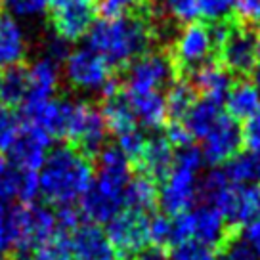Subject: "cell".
<instances>
[{
  "label": "cell",
  "instance_id": "cell-33",
  "mask_svg": "<svg viewBox=\"0 0 260 260\" xmlns=\"http://www.w3.org/2000/svg\"><path fill=\"white\" fill-rule=\"evenodd\" d=\"M216 252H218V260H258L260 258L256 252L252 251V249H249L237 237V230L234 232V236L230 237Z\"/></svg>",
  "mask_w": 260,
  "mask_h": 260
},
{
  "label": "cell",
  "instance_id": "cell-8",
  "mask_svg": "<svg viewBox=\"0 0 260 260\" xmlns=\"http://www.w3.org/2000/svg\"><path fill=\"white\" fill-rule=\"evenodd\" d=\"M197 169L174 162L171 174L162 182L159 189V207L169 216H178L193 207L197 199V184H195Z\"/></svg>",
  "mask_w": 260,
  "mask_h": 260
},
{
  "label": "cell",
  "instance_id": "cell-22",
  "mask_svg": "<svg viewBox=\"0 0 260 260\" xmlns=\"http://www.w3.org/2000/svg\"><path fill=\"white\" fill-rule=\"evenodd\" d=\"M222 107L218 102H212L207 98H197L195 104L189 107L186 117L182 119L186 130L193 140H203L207 132L216 124L220 117H222Z\"/></svg>",
  "mask_w": 260,
  "mask_h": 260
},
{
  "label": "cell",
  "instance_id": "cell-35",
  "mask_svg": "<svg viewBox=\"0 0 260 260\" xmlns=\"http://www.w3.org/2000/svg\"><path fill=\"white\" fill-rule=\"evenodd\" d=\"M241 134H243V146L247 147V151H258L260 153V109L251 119L245 121Z\"/></svg>",
  "mask_w": 260,
  "mask_h": 260
},
{
  "label": "cell",
  "instance_id": "cell-13",
  "mask_svg": "<svg viewBox=\"0 0 260 260\" xmlns=\"http://www.w3.org/2000/svg\"><path fill=\"white\" fill-rule=\"evenodd\" d=\"M73 260H117L107 234L94 222H82L69 232Z\"/></svg>",
  "mask_w": 260,
  "mask_h": 260
},
{
  "label": "cell",
  "instance_id": "cell-30",
  "mask_svg": "<svg viewBox=\"0 0 260 260\" xmlns=\"http://www.w3.org/2000/svg\"><path fill=\"white\" fill-rule=\"evenodd\" d=\"M151 0H100V14L102 17H121L128 14H136L140 10L147 8Z\"/></svg>",
  "mask_w": 260,
  "mask_h": 260
},
{
  "label": "cell",
  "instance_id": "cell-21",
  "mask_svg": "<svg viewBox=\"0 0 260 260\" xmlns=\"http://www.w3.org/2000/svg\"><path fill=\"white\" fill-rule=\"evenodd\" d=\"M260 109V92L254 86V82L247 79H239L232 84V88L226 96V115L232 119L247 121Z\"/></svg>",
  "mask_w": 260,
  "mask_h": 260
},
{
  "label": "cell",
  "instance_id": "cell-5",
  "mask_svg": "<svg viewBox=\"0 0 260 260\" xmlns=\"http://www.w3.org/2000/svg\"><path fill=\"white\" fill-rule=\"evenodd\" d=\"M107 134L109 130L100 107L90 102H73V109L65 130V144L81 149L82 153L96 161L100 151L106 147Z\"/></svg>",
  "mask_w": 260,
  "mask_h": 260
},
{
  "label": "cell",
  "instance_id": "cell-38",
  "mask_svg": "<svg viewBox=\"0 0 260 260\" xmlns=\"http://www.w3.org/2000/svg\"><path fill=\"white\" fill-rule=\"evenodd\" d=\"M132 260H169V252L159 247H146L142 252H138Z\"/></svg>",
  "mask_w": 260,
  "mask_h": 260
},
{
  "label": "cell",
  "instance_id": "cell-26",
  "mask_svg": "<svg viewBox=\"0 0 260 260\" xmlns=\"http://www.w3.org/2000/svg\"><path fill=\"white\" fill-rule=\"evenodd\" d=\"M230 184L232 182L228 180L226 172L220 171V169H214V171H211L199 182V186H197V197L203 201V205L216 207L218 201L222 199V195L226 193V189L230 187Z\"/></svg>",
  "mask_w": 260,
  "mask_h": 260
},
{
  "label": "cell",
  "instance_id": "cell-16",
  "mask_svg": "<svg viewBox=\"0 0 260 260\" xmlns=\"http://www.w3.org/2000/svg\"><path fill=\"white\" fill-rule=\"evenodd\" d=\"M187 81L191 82V86L195 88L199 98H207V100L222 104V100H226L228 92L234 84V77L212 59L209 63L197 67L193 73L187 77Z\"/></svg>",
  "mask_w": 260,
  "mask_h": 260
},
{
  "label": "cell",
  "instance_id": "cell-7",
  "mask_svg": "<svg viewBox=\"0 0 260 260\" xmlns=\"http://www.w3.org/2000/svg\"><path fill=\"white\" fill-rule=\"evenodd\" d=\"M117 73L104 56L81 48L65 57V77L75 90H102Z\"/></svg>",
  "mask_w": 260,
  "mask_h": 260
},
{
  "label": "cell",
  "instance_id": "cell-10",
  "mask_svg": "<svg viewBox=\"0 0 260 260\" xmlns=\"http://www.w3.org/2000/svg\"><path fill=\"white\" fill-rule=\"evenodd\" d=\"M241 146H243V134H241L239 122L232 119L230 115L222 113L216 124L203 138L201 153L209 165L218 167V165H226L234 155L239 153Z\"/></svg>",
  "mask_w": 260,
  "mask_h": 260
},
{
  "label": "cell",
  "instance_id": "cell-1",
  "mask_svg": "<svg viewBox=\"0 0 260 260\" xmlns=\"http://www.w3.org/2000/svg\"><path fill=\"white\" fill-rule=\"evenodd\" d=\"M94 162V159L69 144L52 149L42 162L39 178V191L44 201L54 207L75 203L92 186Z\"/></svg>",
  "mask_w": 260,
  "mask_h": 260
},
{
  "label": "cell",
  "instance_id": "cell-3",
  "mask_svg": "<svg viewBox=\"0 0 260 260\" xmlns=\"http://www.w3.org/2000/svg\"><path fill=\"white\" fill-rule=\"evenodd\" d=\"M119 79L126 92H161L169 88L178 75L169 46H155L119 71Z\"/></svg>",
  "mask_w": 260,
  "mask_h": 260
},
{
  "label": "cell",
  "instance_id": "cell-12",
  "mask_svg": "<svg viewBox=\"0 0 260 260\" xmlns=\"http://www.w3.org/2000/svg\"><path fill=\"white\" fill-rule=\"evenodd\" d=\"M187 222H189V239L209 245L216 251L237 230L228 226L222 212L211 205H201L197 211L191 212L187 211Z\"/></svg>",
  "mask_w": 260,
  "mask_h": 260
},
{
  "label": "cell",
  "instance_id": "cell-9",
  "mask_svg": "<svg viewBox=\"0 0 260 260\" xmlns=\"http://www.w3.org/2000/svg\"><path fill=\"white\" fill-rule=\"evenodd\" d=\"M52 138L39 128L32 122H25L17 132L16 140L10 144V147L4 151L8 153V162L14 167L21 169V171H35L41 169L44 159H46V151Z\"/></svg>",
  "mask_w": 260,
  "mask_h": 260
},
{
  "label": "cell",
  "instance_id": "cell-20",
  "mask_svg": "<svg viewBox=\"0 0 260 260\" xmlns=\"http://www.w3.org/2000/svg\"><path fill=\"white\" fill-rule=\"evenodd\" d=\"M29 94V63L10 65L0 73V104L14 109L23 106L25 98Z\"/></svg>",
  "mask_w": 260,
  "mask_h": 260
},
{
  "label": "cell",
  "instance_id": "cell-28",
  "mask_svg": "<svg viewBox=\"0 0 260 260\" xmlns=\"http://www.w3.org/2000/svg\"><path fill=\"white\" fill-rule=\"evenodd\" d=\"M169 260H218V252L209 245L187 239L169 249Z\"/></svg>",
  "mask_w": 260,
  "mask_h": 260
},
{
  "label": "cell",
  "instance_id": "cell-31",
  "mask_svg": "<svg viewBox=\"0 0 260 260\" xmlns=\"http://www.w3.org/2000/svg\"><path fill=\"white\" fill-rule=\"evenodd\" d=\"M16 237V205H0V252L12 249Z\"/></svg>",
  "mask_w": 260,
  "mask_h": 260
},
{
  "label": "cell",
  "instance_id": "cell-34",
  "mask_svg": "<svg viewBox=\"0 0 260 260\" xmlns=\"http://www.w3.org/2000/svg\"><path fill=\"white\" fill-rule=\"evenodd\" d=\"M2 4L21 17L39 16L48 8V0H2Z\"/></svg>",
  "mask_w": 260,
  "mask_h": 260
},
{
  "label": "cell",
  "instance_id": "cell-2",
  "mask_svg": "<svg viewBox=\"0 0 260 260\" xmlns=\"http://www.w3.org/2000/svg\"><path fill=\"white\" fill-rule=\"evenodd\" d=\"M256 29L258 25L247 23L237 16L230 21L209 25L214 42V61L222 65L232 77H251L258 61Z\"/></svg>",
  "mask_w": 260,
  "mask_h": 260
},
{
  "label": "cell",
  "instance_id": "cell-6",
  "mask_svg": "<svg viewBox=\"0 0 260 260\" xmlns=\"http://www.w3.org/2000/svg\"><path fill=\"white\" fill-rule=\"evenodd\" d=\"M149 216L146 212L124 209L107 222L106 234L117 260H132L149 245Z\"/></svg>",
  "mask_w": 260,
  "mask_h": 260
},
{
  "label": "cell",
  "instance_id": "cell-36",
  "mask_svg": "<svg viewBox=\"0 0 260 260\" xmlns=\"http://www.w3.org/2000/svg\"><path fill=\"white\" fill-rule=\"evenodd\" d=\"M237 237L260 256V216L237 228Z\"/></svg>",
  "mask_w": 260,
  "mask_h": 260
},
{
  "label": "cell",
  "instance_id": "cell-11",
  "mask_svg": "<svg viewBox=\"0 0 260 260\" xmlns=\"http://www.w3.org/2000/svg\"><path fill=\"white\" fill-rule=\"evenodd\" d=\"M216 209L230 228H239L260 216V184H230Z\"/></svg>",
  "mask_w": 260,
  "mask_h": 260
},
{
  "label": "cell",
  "instance_id": "cell-41",
  "mask_svg": "<svg viewBox=\"0 0 260 260\" xmlns=\"http://www.w3.org/2000/svg\"><path fill=\"white\" fill-rule=\"evenodd\" d=\"M0 260H8V258H6V256H0Z\"/></svg>",
  "mask_w": 260,
  "mask_h": 260
},
{
  "label": "cell",
  "instance_id": "cell-15",
  "mask_svg": "<svg viewBox=\"0 0 260 260\" xmlns=\"http://www.w3.org/2000/svg\"><path fill=\"white\" fill-rule=\"evenodd\" d=\"M57 61L44 56L29 65V94L25 98L23 106L19 107L21 115H27L35 107L48 102L57 88Z\"/></svg>",
  "mask_w": 260,
  "mask_h": 260
},
{
  "label": "cell",
  "instance_id": "cell-17",
  "mask_svg": "<svg viewBox=\"0 0 260 260\" xmlns=\"http://www.w3.org/2000/svg\"><path fill=\"white\" fill-rule=\"evenodd\" d=\"M27 61V44L21 27L0 6V69Z\"/></svg>",
  "mask_w": 260,
  "mask_h": 260
},
{
  "label": "cell",
  "instance_id": "cell-27",
  "mask_svg": "<svg viewBox=\"0 0 260 260\" xmlns=\"http://www.w3.org/2000/svg\"><path fill=\"white\" fill-rule=\"evenodd\" d=\"M197 16L203 23H222L237 16L234 0H197Z\"/></svg>",
  "mask_w": 260,
  "mask_h": 260
},
{
  "label": "cell",
  "instance_id": "cell-25",
  "mask_svg": "<svg viewBox=\"0 0 260 260\" xmlns=\"http://www.w3.org/2000/svg\"><path fill=\"white\" fill-rule=\"evenodd\" d=\"M27 260H73L69 232H63V230L57 228L56 232H54V236L46 239L42 245H39L29 254Z\"/></svg>",
  "mask_w": 260,
  "mask_h": 260
},
{
  "label": "cell",
  "instance_id": "cell-29",
  "mask_svg": "<svg viewBox=\"0 0 260 260\" xmlns=\"http://www.w3.org/2000/svg\"><path fill=\"white\" fill-rule=\"evenodd\" d=\"M19 128H21L19 113L14 107L0 104V151L8 149L10 144L16 140Z\"/></svg>",
  "mask_w": 260,
  "mask_h": 260
},
{
  "label": "cell",
  "instance_id": "cell-14",
  "mask_svg": "<svg viewBox=\"0 0 260 260\" xmlns=\"http://www.w3.org/2000/svg\"><path fill=\"white\" fill-rule=\"evenodd\" d=\"M172 165H174V146L161 132L159 136H151L146 140V146L142 149L138 161L134 162L132 171L142 172L159 184L165 182L171 174Z\"/></svg>",
  "mask_w": 260,
  "mask_h": 260
},
{
  "label": "cell",
  "instance_id": "cell-40",
  "mask_svg": "<svg viewBox=\"0 0 260 260\" xmlns=\"http://www.w3.org/2000/svg\"><path fill=\"white\" fill-rule=\"evenodd\" d=\"M256 46H258V56H260V25L256 29Z\"/></svg>",
  "mask_w": 260,
  "mask_h": 260
},
{
  "label": "cell",
  "instance_id": "cell-39",
  "mask_svg": "<svg viewBox=\"0 0 260 260\" xmlns=\"http://www.w3.org/2000/svg\"><path fill=\"white\" fill-rule=\"evenodd\" d=\"M251 79H252V82H254V86H256L260 92V61H256V65H254V69H252V73H251Z\"/></svg>",
  "mask_w": 260,
  "mask_h": 260
},
{
  "label": "cell",
  "instance_id": "cell-18",
  "mask_svg": "<svg viewBox=\"0 0 260 260\" xmlns=\"http://www.w3.org/2000/svg\"><path fill=\"white\" fill-rule=\"evenodd\" d=\"M126 98L138 124L151 130H161L165 126L169 117L161 92H126Z\"/></svg>",
  "mask_w": 260,
  "mask_h": 260
},
{
  "label": "cell",
  "instance_id": "cell-32",
  "mask_svg": "<svg viewBox=\"0 0 260 260\" xmlns=\"http://www.w3.org/2000/svg\"><path fill=\"white\" fill-rule=\"evenodd\" d=\"M162 14L174 25L184 27L191 23L193 17L197 16V0H167Z\"/></svg>",
  "mask_w": 260,
  "mask_h": 260
},
{
  "label": "cell",
  "instance_id": "cell-4",
  "mask_svg": "<svg viewBox=\"0 0 260 260\" xmlns=\"http://www.w3.org/2000/svg\"><path fill=\"white\" fill-rule=\"evenodd\" d=\"M169 54L178 79H187L197 67L214 59V42L207 23H191L180 27L169 44Z\"/></svg>",
  "mask_w": 260,
  "mask_h": 260
},
{
  "label": "cell",
  "instance_id": "cell-42",
  "mask_svg": "<svg viewBox=\"0 0 260 260\" xmlns=\"http://www.w3.org/2000/svg\"><path fill=\"white\" fill-rule=\"evenodd\" d=\"M0 6H4V4H2V0H0Z\"/></svg>",
  "mask_w": 260,
  "mask_h": 260
},
{
  "label": "cell",
  "instance_id": "cell-37",
  "mask_svg": "<svg viewBox=\"0 0 260 260\" xmlns=\"http://www.w3.org/2000/svg\"><path fill=\"white\" fill-rule=\"evenodd\" d=\"M100 0H48V12L52 10H96Z\"/></svg>",
  "mask_w": 260,
  "mask_h": 260
},
{
  "label": "cell",
  "instance_id": "cell-19",
  "mask_svg": "<svg viewBox=\"0 0 260 260\" xmlns=\"http://www.w3.org/2000/svg\"><path fill=\"white\" fill-rule=\"evenodd\" d=\"M122 205L124 209L153 214L159 209V184L142 172L130 176L128 184L122 191Z\"/></svg>",
  "mask_w": 260,
  "mask_h": 260
},
{
  "label": "cell",
  "instance_id": "cell-23",
  "mask_svg": "<svg viewBox=\"0 0 260 260\" xmlns=\"http://www.w3.org/2000/svg\"><path fill=\"white\" fill-rule=\"evenodd\" d=\"M197 92L191 86V82L187 79H176L171 86L167 88V96H165V106H167V121H182L189 107L195 104L197 100Z\"/></svg>",
  "mask_w": 260,
  "mask_h": 260
},
{
  "label": "cell",
  "instance_id": "cell-24",
  "mask_svg": "<svg viewBox=\"0 0 260 260\" xmlns=\"http://www.w3.org/2000/svg\"><path fill=\"white\" fill-rule=\"evenodd\" d=\"M224 172L232 184H260V153L247 151L234 155L226 162Z\"/></svg>",
  "mask_w": 260,
  "mask_h": 260
}]
</instances>
